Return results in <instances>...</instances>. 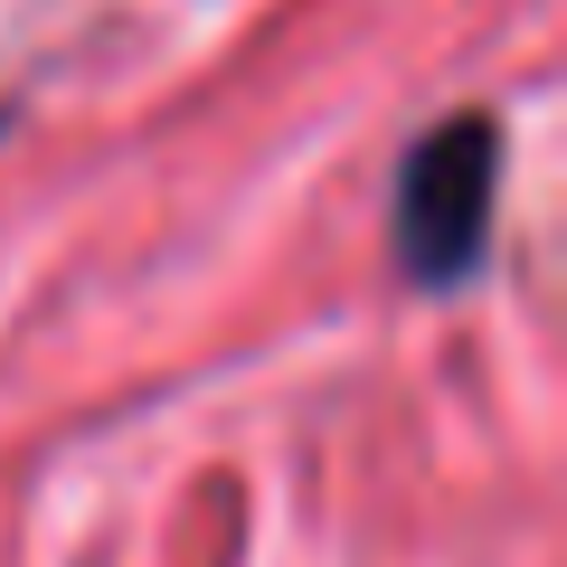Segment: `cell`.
Listing matches in <instances>:
<instances>
[{
	"instance_id": "1",
	"label": "cell",
	"mask_w": 567,
	"mask_h": 567,
	"mask_svg": "<svg viewBox=\"0 0 567 567\" xmlns=\"http://www.w3.org/2000/svg\"><path fill=\"white\" fill-rule=\"evenodd\" d=\"M492 181H502V123L492 114H445L416 133L398 162V199H388V246L416 284H464L492 237Z\"/></svg>"
}]
</instances>
